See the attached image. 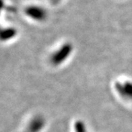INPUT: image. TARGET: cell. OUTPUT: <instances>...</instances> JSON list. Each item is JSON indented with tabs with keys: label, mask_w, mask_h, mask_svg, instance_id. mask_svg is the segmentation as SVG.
<instances>
[{
	"label": "cell",
	"mask_w": 132,
	"mask_h": 132,
	"mask_svg": "<svg viewBox=\"0 0 132 132\" xmlns=\"http://www.w3.org/2000/svg\"><path fill=\"white\" fill-rule=\"evenodd\" d=\"M116 88L122 97L132 100V83L128 81L124 83L117 82L116 84Z\"/></svg>",
	"instance_id": "cell-1"
},
{
	"label": "cell",
	"mask_w": 132,
	"mask_h": 132,
	"mask_svg": "<svg viewBox=\"0 0 132 132\" xmlns=\"http://www.w3.org/2000/svg\"><path fill=\"white\" fill-rule=\"evenodd\" d=\"M44 124L45 120L43 117L40 116H36L30 122V125L27 128L26 132H39L44 127Z\"/></svg>",
	"instance_id": "cell-2"
},
{
	"label": "cell",
	"mask_w": 132,
	"mask_h": 132,
	"mask_svg": "<svg viewBox=\"0 0 132 132\" xmlns=\"http://www.w3.org/2000/svg\"><path fill=\"white\" fill-rule=\"evenodd\" d=\"M71 52V47L70 46H64L58 52L56 53L51 59L52 62L54 64H61L67 56H69V53Z\"/></svg>",
	"instance_id": "cell-3"
},
{
	"label": "cell",
	"mask_w": 132,
	"mask_h": 132,
	"mask_svg": "<svg viewBox=\"0 0 132 132\" xmlns=\"http://www.w3.org/2000/svg\"><path fill=\"white\" fill-rule=\"evenodd\" d=\"M75 130L76 132H87L84 123L81 121H77L75 123Z\"/></svg>",
	"instance_id": "cell-4"
}]
</instances>
